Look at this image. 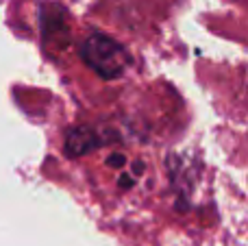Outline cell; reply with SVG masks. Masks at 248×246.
Returning a JSON list of instances; mask_svg holds the SVG:
<instances>
[{"instance_id":"cell-2","label":"cell","mask_w":248,"mask_h":246,"mask_svg":"<svg viewBox=\"0 0 248 246\" xmlns=\"http://www.w3.org/2000/svg\"><path fill=\"white\" fill-rule=\"evenodd\" d=\"M96 146H98L96 135H94V131L87 129V126H78V129L70 131L68 139H65V153H68L70 157H81Z\"/></svg>"},{"instance_id":"cell-1","label":"cell","mask_w":248,"mask_h":246,"mask_svg":"<svg viewBox=\"0 0 248 246\" xmlns=\"http://www.w3.org/2000/svg\"><path fill=\"white\" fill-rule=\"evenodd\" d=\"M81 57L103 78L122 77L131 65V57H128L126 48L103 33H92L83 39Z\"/></svg>"}]
</instances>
